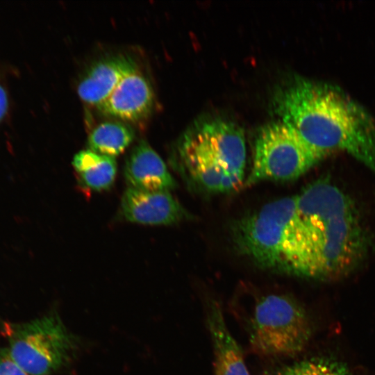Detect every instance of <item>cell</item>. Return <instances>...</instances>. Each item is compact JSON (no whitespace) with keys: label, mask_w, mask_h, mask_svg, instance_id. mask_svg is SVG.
<instances>
[{"label":"cell","mask_w":375,"mask_h":375,"mask_svg":"<svg viewBox=\"0 0 375 375\" xmlns=\"http://www.w3.org/2000/svg\"><path fill=\"white\" fill-rule=\"evenodd\" d=\"M219 156L230 174L241 184L244 178L246 146L244 133L235 124L213 119L197 126Z\"/></svg>","instance_id":"13"},{"label":"cell","mask_w":375,"mask_h":375,"mask_svg":"<svg viewBox=\"0 0 375 375\" xmlns=\"http://www.w3.org/2000/svg\"><path fill=\"white\" fill-rule=\"evenodd\" d=\"M138 71L135 61L129 56L117 54L103 57L92 62L82 75L77 92L88 104L103 102L127 75Z\"/></svg>","instance_id":"11"},{"label":"cell","mask_w":375,"mask_h":375,"mask_svg":"<svg viewBox=\"0 0 375 375\" xmlns=\"http://www.w3.org/2000/svg\"><path fill=\"white\" fill-rule=\"evenodd\" d=\"M153 103L154 94L150 83L136 71L125 76L97 108L110 117L139 122L150 115Z\"/></svg>","instance_id":"10"},{"label":"cell","mask_w":375,"mask_h":375,"mask_svg":"<svg viewBox=\"0 0 375 375\" xmlns=\"http://www.w3.org/2000/svg\"><path fill=\"white\" fill-rule=\"evenodd\" d=\"M367 245L355 209L305 234L292 258L288 272L324 280L343 276L362 261Z\"/></svg>","instance_id":"2"},{"label":"cell","mask_w":375,"mask_h":375,"mask_svg":"<svg viewBox=\"0 0 375 375\" xmlns=\"http://www.w3.org/2000/svg\"><path fill=\"white\" fill-rule=\"evenodd\" d=\"M252 350L263 356H294L303 351L312 335L304 308L292 298L281 294L261 297L249 322Z\"/></svg>","instance_id":"3"},{"label":"cell","mask_w":375,"mask_h":375,"mask_svg":"<svg viewBox=\"0 0 375 375\" xmlns=\"http://www.w3.org/2000/svg\"><path fill=\"white\" fill-rule=\"evenodd\" d=\"M178 151L188 174L204 189L226 192L242 185L229 174L197 126L184 135Z\"/></svg>","instance_id":"7"},{"label":"cell","mask_w":375,"mask_h":375,"mask_svg":"<svg viewBox=\"0 0 375 375\" xmlns=\"http://www.w3.org/2000/svg\"><path fill=\"white\" fill-rule=\"evenodd\" d=\"M78 339L54 312L13 326L9 353L28 375H49L74 358Z\"/></svg>","instance_id":"4"},{"label":"cell","mask_w":375,"mask_h":375,"mask_svg":"<svg viewBox=\"0 0 375 375\" xmlns=\"http://www.w3.org/2000/svg\"><path fill=\"white\" fill-rule=\"evenodd\" d=\"M329 154L310 145L280 119L270 122L257 135L252 168L245 183L297 178Z\"/></svg>","instance_id":"5"},{"label":"cell","mask_w":375,"mask_h":375,"mask_svg":"<svg viewBox=\"0 0 375 375\" xmlns=\"http://www.w3.org/2000/svg\"><path fill=\"white\" fill-rule=\"evenodd\" d=\"M296 210V196L284 197L242 219L234 226L237 247L258 265L285 272Z\"/></svg>","instance_id":"6"},{"label":"cell","mask_w":375,"mask_h":375,"mask_svg":"<svg viewBox=\"0 0 375 375\" xmlns=\"http://www.w3.org/2000/svg\"><path fill=\"white\" fill-rule=\"evenodd\" d=\"M280 120L312 147L344 151L375 175V119L340 88L295 76L275 92Z\"/></svg>","instance_id":"1"},{"label":"cell","mask_w":375,"mask_h":375,"mask_svg":"<svg viewBox=\"0 0 375 375\" xmlns=\"http://www.w3.org/2000/svg\"><path fill=\"white\" fill-rule=\"evenodd\" d=\"M120 210L126 221L147 225H169L187 217L169 191H144L129 187L122 197Z\"/></svg>","instance_id":"9"},{"label":"cell","mask_w":375,"mask_h":375,"mask_svg":"<svg viewBox=\"0 0 375 375\" xmlns=\"http://www.w3.org/2000/svg\"><path fill=\"white\" fill-rule=\"evenodd\" d=\"M129 188L144 191H170L176 182L165 163L144 140L131 151L124 167Z\"/></svg>","instance_id":"12"},{"label":"cell","mask_w":375,"mask_h":375,"mask_svg":"<svg viewBox=\"0 0 375 375\" xmlns=\"http://www.w3.org/2000/svg\"><path fill=\"white\" fill-rule=\"evenodd\" d=\"M9 107V101L8 97V94L0 83V123L4 119L5 116L8 112Z\"/></svg>","instance_id":"19"},{"label":"cell","mask_w":375,"mask_h":375,"mask_svg":"<svg viewBox=\"0 0 375 375\" xmlns=\"http://www.w3.org/2000/svg\"><path fill=\"white\" fill-rule=\"evenodd\" d=\"M296 203L297 228L300 236L356 209L351 199L325 178L308 185L296 196Z\"/></svg>","instance_id":"8"},{"label":"cell","mask_w":375,"mask_h":375,"mask_svg":"<svg viewBox=\"0 0 375 375\" xmlns=\"http://www.w3.org/2000/svg\"><path fill=\"white\" fill-rule=\"evenodd\" d=\"M134 131L119 122H105L98 124L88 137V149L114 158L121 154L133 142Z\"/></svg>","instance_id":"16"},{"label":"cell","mask_w":375,"mask_h":375,"mask_svg":"<svg viewBox=\"0 0 375 375\" xmlns=\"http://www.w3.org/2000/svg\"><path fill=\"white\" fill-rule=\"evenodd\" d=\"M206 324L213 349L215 375H250L241 348L227 327L222 306L216 301L206 306Z\"/></svg>","instance_id":"14"},{"label":"cell","mask_w":375,"mask_h":375,"mask_svg":"<svg viewBox=\"0 0 375 375\" xmlns=\"http://www.w3.org/2000/svg\"><path fill=\"white\" fill-rule=\"evenodd\" d=\"M274 375H350L347 367L327 358L302 360L282 368Z\"/></svg>","instance_id":"17"},{"label":"cell","mask_w":375,"mask_h":375,"mask_svg":"<svg viewBox=\"0 0 375 375\" xmlns=\"http://www.w3.org/2000/svg\"><path fill=\"white\" fill-rule=\"evenodd\" d=\"M0 375H28L11 357L8 349H0Z\"/></svg>","instance_id":"18"},{"label":"cell","mask_w":375,"mask_h":375,"mask_svg":"<svg viewBox=\"0 0 375 375\" xmlns=\"http://www.w3.org/2000/svg\"><path fill=\"white\" fill-rule=\"evenodd\" d=\"M72 165L80 183L92 191L99 192L110 188L117 174L115 158L101 155L90 149L76 153Z\"/></svg>","instance_id":"15"}]
</instances>
